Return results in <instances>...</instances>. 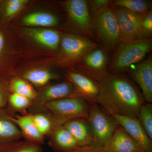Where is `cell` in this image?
Returning <instances> with one entry per match:
<instances>
[{
  "label": "cell",
  "mask_w": 152,
  "mask_h": 152,
  "mask_svg": "<svg viewBox=\"0 0 152 152\" xmlns=\"http://www.w3.org/2000/svg\"><path fill=\"white\" fill-rule=\"evenodd\" d=\"M112 117L138 144L142 150L152 152V140L145 132L137 118L116 115Z\"/></svg>",
  "instance_id": "obj_12"
},
{
  "label": "cell",
  "mask_w": 152,
  "mask_h": 152,
  "mask_svg": "<svg viewBox=\"0 0 152 152\" xmlns=\"http://www.w3.org/2000/svg\"><path fill=\"white\" fill-rule=\"evenodd\" d=\"M63 126L69 132L80 147L94 143V138L87 119H75L67 122Z\"/></svg>",
  "instance_id": "obj_18"
},
{
  "label": "cell",
  "mask_w": 152,
  "mask_h": 152,
  "mask_svg": "<svg viewBox=\"0 0 152 152\" xmlns=\"http://www.w3.org/2000/svg\"><path fill=\"white\" fill-rule=\"evenodd\" d=\"M6 108H0V144L19 140L20 131L11 118Z\"/></svg>",
  "instance_id": "obj_19"
},
{
  "label": "cell",
  "mask_w": 152,
  "mask_h": 152,
  "mask_svg": "<svg viewBox=\"0 0 152 152\" xmlns=\"http://www.w3.org/2000/svg\"><path fill=\"white\" fill-rule=\"evenodd\" d=\"M92 25L93 31H95L106 49L115 50L121 41L113 8L109 6L94 14Z\"/></svg>",
  "instance_id": "obj_3"
},
{
  "label": "cell",
  "mask_w": 152,
  "mask_h": 152,
  "mask_svg": "<svg viewBox=\"0 0 152 152\" xmlns=\"http://www.w3.org/2000/svg\"><path fill=\"white\" fill-rule=\"evenodd\" d=\"M6 37L2 31L0 30V60L3 56L6 47Z\"/></svg>",
  "instance_id": "obj_33"
},
{
  "label": "cell",
  "mask_w": 152,
  "mask_h": 152,
  "mask_svg": "<svg viewBox=\"0 0 152 152\" xmlns=\"http://www.w3.org/2000/svg\"><path fill=\"white\" fill-rule=\"evenodd\" d=\"M10 94L8 83L0 78V108L6 107Z\"/></svg>",
  "instance_id": "obj_30"
},
{
  "label": "cell",
  "mask_w": 152,
  "mask_h": 152,
  "mask_svg": "<svg viewBox=\"0 0 152 152\" xmlns=\"http://www.w3.org/2000/svg\"><path fill=\"white\" fill-rule=\"evenodd\" d=\"M97 104L112 116L137 118L145 100L135 85L127 77L108 73L97 82Z\"/></svg>",
  "instance_id": "obj_1"
},
{
  "label": "cell",
  "mask_w": 152,
  "mask_h": 152,
  "mask_svg": "<svg viewBox=\"0 0 152 152\" xmlns=\"http://www.w3.org/2000/svg\"><path fill=\"white\" fill-rule=\"evenodd\" d=\"M0 152H44V150L41 144L19 140L0 144Z\"/></svg>",
  "instance_id": "obj_23"
},
{
  "label": "cell",
  "mask_w": 152,
  "mask_h": 152,
  "mask_svg": "<svg viewBox=\"0 0 152 152\" xmlns=\"http://www.w3.org/2000/svg\"><path fill=\"white\" fill-rule=\"evenodd\" d=\"M71 152H107L104 147L94 142L91 145L79 147Z\"/></svg>",
  "instance_id": "obj_32"
},
{
  "label": "cell",
  "mask_w": 152,
  "mask_h": 152,
  "mask_svg": "<svg viewBox=\"0 0 152 152\" xmlns=\"http://www.w3.org/2000/svg\"><path fill=\"white\" fill-rule=\"evenodd\" d=\"M61 53L59 62L63 65H71L80 62L85 55L97 45L88 37L67 34L61 38Z\"/></svg>",
  "instance_id": "obj_5"
},
{
  "label": "cell",
  "mask_w": 152,
  "mask_h": 152,
  "mask_svg": "<svg viewBox=\"0 0 152 152\" xmlns=\"http://www.w3.org/2000/svg\"><path fill=\"white\" fill-rule=\"evenodd\" d=\"M130 76L139 85L144 100L152 102V60L148 58L143 60L132 69Z\"/></svg>",
  "instance_id": "obj_13"
},
{
  "label": "cell",
  "mask_w": 152,
  "mask_h": 152,
  "mask_svg": "<svg viewBox=\"0 0 152 152\" xmlns=\"http://www.w3.org/2000/svg\"><path fill=\"white\" fill-rule=\"evenodd\" d=\"M32 100L22 95L10 93L6 108L11 116L17 114L24 115L28 113Z\"/></svg>",
  "instance_id": "obj_22"
},
{
  "label": "cell",
  "mask_w": 152,
  "mask_h": 152,
  "mask_svg": "<svg viewBox=\"0 0 152 152\" xmlns=\"http://www.w3.org/2000/svg\"><path fill=\"white\" fill-rule=\"evenodd\" d=\"M137 118L142 127L151 140H152V104L144 103L139 110Z\"/></svg>",
  "instance_id": "obj_27"
},
{
  "label": "cell",
  "mask_w": 152,
  "mask_h": 152,
  "mask_svg": "<svg viewBox=\"0 0 152 152\" xmlns=\"http://www.w3.org/2000/svg\"><path fill=\"white\" fill-rule=\"evenodd\" d=\"M11 118L17 125L21 133L22 138L28 141L43 145L45 137L36 127L33 120L32 114H17Z\"/></svg>",
  "instance_id": "obj_16"
},
{
  "label": "cell",
  "mask_w": 152,
  "mask_h": 152,
  "mask_svg": "<svg viewBox=\"0 0 152 152\" xmlns=\"http://www.w3.org/2000/svg\"><path fill=\"white\" fill-rule=\"evenodd\" d=\"M152 34L151 10L144 15L142 23V39H149Z\"/></svg>",
  "instance_id": "obj_29"
},
{
  "label": "cell",
  "mask_w": 152,
  "mask_h": 152,
  "mask_svg": "<svg viewBox=\"0 0 152 152\" xmlns=\"http://www.w3.org/2000/svg\"><path fill=\"white\" fill-rule=\"evenodd\" d=\"M37 92L35 98L32 101L28 113L31 114L48 112L45 106L50 102L72 97L74 94V86L70 82L66 81L46 85Z\"/></svg>",
  "instance_id": "obj_7"
},
{
  "label": "cell",
  "mask_w": 152,
  "mask_h": 152,
  "mask_svg": "<svg viewBox=\"0 0 152 152\" xmlns=\"http://www.w3.org/2000/svg\"><path fill=\"white\" fill-rule=\"evenodd\" d=\"M23 24L29 26L50 27L58 24V18L53 14L44 12H37L27 15L22 19Z\"/></svg>",
  "instance_id": "obj_21"
},
{
  "label": "cell",
  "mask_w": 152,
  "mask_h": 152,
  "mask_svg": "<svg viewBox=\"0 0 152 152\" xmlns=\"http://www.w3.org/2000/svg\"><path fill=\"white\" fill-rule=\"evenodd\" d=\"M25 33L41 45L53 51L58 50L60 45L61 36L56 30L43 28H28Z\"/></svg>",
  "instance_id": "obj_17"
},
{
  "label": "cell",
  "mask_w": 152,
  "mask_h": 152,
  "mask_svg": "<svg viewBox=\"0 0 152 152\" xmlns=\"http://www.w3.org/2000/svg\"><path fill=\"white\" fill-rule=\"evenodd\" d=\"M132 152H148L146 151H143V150H138V151H134Z\"/></svg>",
  "instance_id": "obj_34"
},
{
  "label": "cell",
  "mask_w": 152,
  "mask_h": 152,
  "mask_svg": "<svg viewBox=\"0 0 152 152\" xmlns=\"http://www.w3.org/2000/svg\"><path fill=\"white\" fill-rule=\"evenodd\" d=\"M104 148L107 152H132L142 150L120 125Z\"/></svg>",
  "instance_id": "obj_15"
},
{
  "label": "cell",
  "mask_w": 152,
  "mask_h": 152,
  "mask_svg": "<svg viewBox=\"0 0 152 152\" xmlns=\"http://www.w3.org/2000/svg\"><path fill=\"white\" fill-rule=\"evenodd\" d=\"M108 61L107 50L97 48L85 55L80 63L83 72L97 82L108 73Z\"/></svg>",
  "instance_id": "obj_11"
},
{
  "label": "cell",
  "mask_w": 152,
  "mask_h": 152,
  "mask_svg": "<svg viewBox=\"0 0 152 152\" xmlns=\"http://www.w3.org/2000/svg\"><path fill=\"white\" fill-rule=\"evenodd\" d=\"M48 137L49 146L56 152H71L80 147L63 125H56Z\"/></svg>",
  "instance_id": "obj_14"
},
{
  "label": "cell",
  "mask_w": 152,
  "mask_h": 152,
  "mask_svg": "<svg viewBox=\"0 0 152 152\" xmlns=\"http://www.w3.org/2000/svg\"><path fill=\"white\" fill-rule=\"evenodd\" d=\"M114 9L119 28L121 42L142 39V23L144 15L121 8Z\"/></svg>",
  "instance_id": "obj_10"
},
{
  "label": "cell",
  "mask_w": 152,
  "mask_h": 152,
  "mask_svg": "<svg viewBox=\"0 0 152 152\" xmlns=\"http://www.w3.org/2000/svg\"><path fill=\"white\" fill-rule=\"evenodd\" d=\"M28 2L27 0H9L3 3V17L9 19L19 12Z\"/></svg>",
  "instance_id": "obj_28"
},
{
  "label": "cell",
  "mask_w": 152,
  "mask_h": 152,
  "mask_svg": "<svg viewBox=\"0 0 152 152\" xmlns=\"http://www.w3.org/2000/svg\"><path fill=\"white\" fill-rule=\"evenodd\" d=\"M94 142L104 147L111 138L119 125L113 117L109 116L98 107L91 104L87 119Z\"/></svg>",
  "instance_id": "obj_6"
},
{
  "label": "cell",
  "mask_w": 152,
  "mask_h": 152,
  "mask_svg": "<svg viewBox=\"0 0 152 152\" xmlns=\"http://www.w3.org/2000/svg\"><path fill=\"white\" fill-rule=\"evenodd\" d=\"M64 5L71 22L78 31L86 37L92 35V18L88 2L85 0H68L64 2Z\"/></svg>",
  "instance_id": "obj_9"
},
{
  "label": "cell",
  "mask_w": 152,
  "mask_h": 152,
  "mask_svg": "<svg viewBox=\"0 0 152 152\" xmlns=\"http://www.w3.org/2000/svg\"><path fill=\"white\" fill-rule=\"evenodd\" d=\"M112 1L110 0H91L89 1L91 10L94 14L102 10L111 5Z\"/></svg>",
  "instance_id": "obj_31"
},
{
  "label": "cell",
  "mask_w": 152,
  "mask_h": 152,
  "mask_svg": "<svg viewBox=\"0 0 152 152\" xmlns=\"http://www.w3.org/2000/svg\"><path fill=\"white\" fill-rule=\"evenodd\" d=\"M66 78L74 86L72 97L80 98L91 104H97L99 88L95 80L83 72L74 71L68 72Z\"/></svg>",
  "instance_id": "obj_8"
},
{
  "label": "cell",
  "mask_w": 152,
  "mask_h": 152,
  "mask_svg": "<svg viewBox=\"0 0 152 152\" xmlns=\"http://www.w3.org/2000/svg\"><path fill=\"white\" fill-rule=\"evenodd\" d=\"M88 103L80 98H67L50 102L45 108L56 124L63 125L75 119L87 120L91 106Z\"/></svg>",
  "instance_id": "obj_4"
},
{
  "label": "cell",
  "mask_w": 152,
  "mask_h": 152,
  "mask_svg": "<svg viewBox=\"0 0 152 152\" xmlns=\"http://www.w3.org/2000/svg\"><path fill=\"white\" fill-rule=\"evenodd\" d=\"M152 48L151 38L121 42L115 50L109 65V71L111 73L116 74L130 71L132 66L143 60Z\"/></svg>",
  "instance_id": "obj_2"
},
{
  "label": "cell",
  "mask_w": 152,
  "mask_h": 152,
  "mask_svg": "<svg viewBox=\"0 0 152 152\" xmlns=\"http://www.w3.org/2000/svg\"><path fill=\"white\" fill-rule=\"evenodd\" d=\"M111 5L142 15L151 10V6L150 2L143 0H115Z\"/></svg>",
  "instance_id": "obj_25"
},
{
  "label": "cell",
  "mask_w": 152,
  "mask_h": 152,
  "mask_svg": "<svg viewBox=\"0 0 152 152\" xmlns=\"http://www.w3.org/2000/svg\"><path fill=\"white\" fill-rule=\"evenodd\" d=\"M36 127L42 135L48 136L56 124L49 112L32 114Z\"/></svg>",
  "instance_id": "obj_26"
},
{
  "label": "cell",
  "mask_w": 152,
  "mask_h": 152,
  "mask_svg": "<svg viewBox=\"0 0 152 152\" xmlns=\"http://www.w3.org/2000/svg\"><path fill=\"white\" fill-rule=\"evenodd\" d=\"M10 93L22 95L33 101L37 96V91L33 85L20 77L14 78L8 83Z\"/></svg>",
  "instance_id": "obj_24"
},
{
  "label": "cell",
  "mask_w": 152,
  "mask_h": 152,
  "mask_svg": "<svg viewBox=\"0 0 152 152\" xmlns=\"http://www.w3.org/2000/svg\"><path fill=\"white\" fill-rule=\"evenodd\" d=\"M20 77L33 86L42 88L48 85L52 80L58 78L59 76L47 69L37 68L26 71Z\"/></svg>",
  "instance_id": "obj_20"
}]
</instances>
